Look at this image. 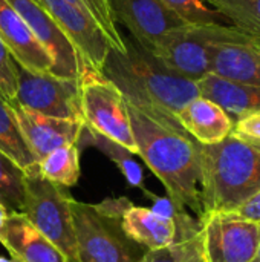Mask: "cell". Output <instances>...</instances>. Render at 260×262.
I'll use <instances>...</instances> for the list:
<instances>
[{"mask_svg":"<svg viewBox=\"0 0 260 262\" xmlns=\"http://www.w3.org/2000/svg\"><path fill=\"white\" fill-rule=\"evenodd\" d=\"M127 103V101H126ZM136 155L158 177L178 212L204 216L201 192V144L176 118L150 115L127 103Z\"/></svg>","mask_w":260,"mask_h":262,"instance_id":"1","label":"cell"},{"mask_svg":"<svg viewBox=\"0 0 260 262\" xmlns=\"http://www.w3.org/2000/svg\"><path fill=\"white\" fill-rule=\"evenodd\" d=\"M124 51L110 49L101 74L135 107L156 117L176 118L178 112L199 97L196 81L169 71L132 37H124Z\"/></svg>","mask_w":260,"mask_h":262,"instance_id":"2","label":"cell"},{"mask_svg":"<svg viewBox=\"0 0 260 262\" xmlns=\"http://www.w3.org/2000/svg\"><path fill=\"white\" fill-rule=\"evenodd\" d=\"M201 192L207 212H234L260 190V149L228 135L221 143L202 146Z\"/></svg>","mask_w":260,"mask_h":262,"instance_id":"3","label":"cell"},{"mask_svg":"<svg viewBox=\"0 0 260 262\" xmlns=\"http://www.w3.org/2000/svg\"><path fill=\"white\" fill-rule=\"evenodd\" d=\"M130 201L106 200L101 204L70 201L77 244L75 262H139L144 252L121 230V216Z\"/></svg>","mask_w":260,"mask_h":262,"instance_id":"4","label":"cell"},{"mask_svg":"<svg viewBox=\"0 0 260 262\" xmlns=\"http://www.w3.org/2000/svg\"><path fill=\"white\" fill-rule=\"evenodd\" d=\"M72 196L67 187L51 183L38 173V167L26 172L21 213L41 232L69 262L77 261Z\"/></svg>","mask_w":260,"mask_h":262,"instance_id":"5","label":"cell"},{"mask_svg":"<svg viewBox=\"0 0 260 262\" xmlns=\"http://www.w3.org/2000/svg\"><path fill=\"white\" fill-rule=\"evenodd\" d=\"M80 101L87 130L136 155L127 103L121 91L101 72L86 69L80 77Z\"/></svg>","mask_w":260,"mask_h":262,"instance_id":"6","label":"cell"},{"mask_svg":"<svg viewBox=\"0 0 260 262\" xmlns=\"http://www.w3.org/2000/svg\"><path fill=\"white\" fill-rule=\"evenodd\" d=\"M222 23L185 25L164 34L147 51L173 74L199 81L210 72V45Z\"/></svg>","mask_w":260,"mask_h":262,"instance_id":"7","label":"cell"},{"mask_svg":"<svg viewBox=\"0 0 260 262\" xmlns=\"http://www.w3.org/2000/svg\"><path fill=\"white\" fill-rule=\"evenodd\" d=\"M199 221L205 262H254L260 223L236 212H207Z\"/></svg>","mask_w":260,"mask_h":262,"instance_id":"8","label":"cell"},{"mask_svg":"<svg viewBox=\"0 0 260 262\" xmlns=\"http://www.w3.org/2000/svg\"><path fill=\"white\" fill-rule=\"evenodd\" d=\"M80 92V78L58 77L51 72L34 74L17 64L15 101L34 112L55 118L83 120Z\"/></svg>","mask_w":260,"mask_h":262,"instance_id":"9","label":"cell"},{"mask_svg":"<svg viewBox=\"0 0 260 262\" xmlns=\"http://www.w3.org/2000/svg\"><path fill=\"white\" fill-rule=\"evenodd\" d=\"M40 3L80 54L83 71L92 69L101 72L113 46L98 21L67 0H40Z\"/></svg>","mask_w":260,"mask_h":262,"instance_id":"10","label":"cell"},{"mask_svg":"<svg viewBox=\"0 0 260 262\" xmlns=\"http://www.w3.org/2000/svg\"><path fill=\"white\" fill-rule=\"evenodd\" d=\"M210 72L260 88V41L234 26L222 25L210 45Z\"/></svg>","mask_w":260,"mask_h":262,"instance_id":"11","label":"cell"},{"mask_svg":"<svg viewBox=\"0 0 260 262\" xmlns=\"http://www.w3.org/2000/svg\"><path fill=\"white\" fill-rule=\"evenodd\" d=\"M34 37L43 45L54 61L52 74L66 78H80L83 61L70 40L60 29L52 15L35 0H8Z\"/></svg>","mask_w":260,"mask_h":262,"instance_id":"12","label":"cell"},{"mask_svg":"<svg viewBox=\"0 0 260 262\" xmlns=\"http://www.w3.org/2000/svg\"><path fill=\"white\" fill-rule=\"evenodd\" d=\"M8 104L37 163L61 146L78 143L86 129L83 120L48 117L18 104L15 100Z\"/></svg>","mask_w":260,"mask_h":262,"instance_id":"13","label":"cell"},{"mask_svg":"<svg viewBox=\"0 0 260 262\" xmlns=\"http://www.w3.org/2000/svg\"><path fill=\"white\" fill-rule=\"evenodd\" d=\"M109 6L116 25L126 26L130 37L144 49L164 34L190 25L159 0H109Z\"/></svg>","mask_w":260,"mask_h":262,"instance_id":"14","label":"cell"},{"mask_svg":"<svg viewBox=\"0 0 260 262\" xmlns=\"http://www.w3.org/2000/svg\"><path fill=\"white\" fill-rule=\"evenodd\" d=\"M0 38L20 68L34 74H52V57L8 0H0Z\"/></svg>","mask_w":260,"mask_h":262,"instance_id":"15","label":"cell"},{"mask_svg":"<svg viewBox=\"0 0 260 262\" xmlns=\"http://www.w3.org/2000/svg\"><path fill=\"white\" fill-rule=\"evenodd\" d=\"M0 243L18 262H69L21 212H9L0 227Z\"/></svg>","mask_w":260,"mask_h":262,"instance_id":"16","label":"cell"},{"mask_svg":"<svg viewBox=\"0 0 260 262\" xmlns=\"http://www.w3.org/2000/svg\"><path fill=\"white\" fill-rule=\"evenodd\" d=\"M199 97L216 103L231 118L233 124L241 118L260 112V88L238 83L208 72L196 81Z\"/></svg>","mask_w":260,"mask_h":262,"instance_id":"17","label":"cell"},{"mask_svg":"<svg viewBox=\"0 0 260 262\" xmlns=\"http://www.w3.org/2000/svg\"><path fill=\"white\" fill-rule=\"evenodd\" d=\"M120 224L124 235L146 250L170 246L178 235L175 216H164L152 209L136 207L132 203L124 209Z\"/></svg>","mask_w":260,"mask_h":262,"instance_id":"18","label":"cell"},{"mask_svg":"<svg viewBox=\"0 0 260 262\" xmlns=\"http://www.w3.org/2000/svg\"><path fill=\"white\" fill-rule=\"evenodd\" d=\"M182 129L199 144L211 146L233 134V121L216 103L196 97L176 115Z\"/></svg>","mask_w":260,"mask_h":262,"instance_id":"19","label":"cell"},{"mask_svg":"<svg viewBox=\"0 0 260 262\" xmlns=\"http://www.w3.org/2000/svg\"><path fill=\"white\" fill-rule=\"evenodd\" d=\"M176 239L162 249L146 250L139 262H205L201 221L187 212H175Z\"/></svg>","mask_w":260,"mask_h":262,"instance_id":"20","label":"cell"},{"mask_svg":"<svg viewBox=\"0 0 260 262\" xmlns=\"http://www.w3.org/2000/svg\"><path fill=\"white\" fill-rule=\"evenodd\" d=\"M38 173L55 184L72 187L80 178V147L78 143L61 146L37 163Z\"/></svg>","mask_w":260,"mask_h":262,"instance_id":"21","label":"cell"},{"mask_svg":"<svg viewBox=\"0 0 260 262\" xmlns=\"http://www.w3.org/2000/svg\"><path fill=\"white\" fill-rule=\"evenodd\" d=\"M0 152L9 157L25 172L37 169V161L31 154L12 111L6 101L0 98Z\"/></svg>","mask_w":260,"mask_h":262,"instance_id":"22","label":"cell"},{"mask_svg":"<svg viewBox=\"0 0 260 262\" xmlns=\"http://www.w3.org/2000/svg\"><path fill=\"white\" fill-rule=\"evenodd\" d=\"M236 29L260 41V0H205Z\"/></svg>","mask_w":260,"mask_h":262,"instance_id":"23","label":"cell"},{"mask_svg":"<svg viewBox=\"0 0 260 262\" xmlns=\"http://www.w3.org/2000/svg\"><path fill=\"white\" fill-rule=\"evenodd\" d=\"M26 172L0 152V203L8 212H21Z\"/></svg>","mask_w":260,"mask_h":262,"instance_id":"24","label":"cell"},{"mask_svg":"<svg viewBox=\"0 0 260 262\" xmlns=\"http://www.w3.org/2000/svg\"><path fill=\"white\" fill-rule=\"evenodd\" d=\"M92 137V143L98 147H101L104 150V154H107L110 157V160H113L116 163V166L120 167V170L123 172V175L127 178V181L135 186L143 189V170L141 167L130 158V152H127L126 149H123L121 146L87 130Z\"/></svg>","mask_w":260,"mask_h":262,"instance_id":"25","label":"cell"},{"mask_svg":"<svg viewBox=\"0 0 260 262\" xmlns=\"http://www.w3.org/2000/svg\"><path fill=\"white\" fill-rule=\"evenodd\" d=\"M159 2L190 25L222 23L221 21L222 15L218 14L215 9L205 6L202 0H159Z\"/></svg>","mask_w":260,"mask_h":262,"instance_id":"26","label":"cell"},{"mask_svg":"<svg viewBox=\"0 0 260 262\" xmlns=\"http://www.w3.org/2000/svg\"><path fill=\"white\" fill-rule=\"evenodd\" d=\"M92 17L98 21V25L103 28V31L107 34L109 40L112 41V46L115 51H124V37L118 31V25L115 21L113 12L109 6V0H84Z\"/></svg>","mask_w":260,"mask_h":262,"instance_id":"27","label":"cell"},{"mask_svg":"<svg viewBox=\"0 0 260 262\" xmlns=\"http://www.w3.org/2000/svg\"><path fill=\"white\" fill-rule=\"evenodd\" d=\"M17 94V63L0 38V98L6 103L15 100Z\"/></svg>","mask_w":260,"mask_h":262,"instance_id":"28","label":"cell"},{"mask_svg":"<svg viewBox=\"0 0 260 262\" xmlns=\"http://www.w3.org/2000/svg\"><path fill=\"white\" fill-rule=\"evenodd\" d=\"M233 135L247 141L260 143V112H254L236 121L233 124Z\"/></svg>","mask_w":260,"mask_h":262,"instance_id":"29","label":"cell"},{"mask_svg":"<svg viewBox=\"0 0 260 262\" xmlns=\"http://www.w3.org/2000/svg\"><path fill=\"white\" fill-rule=\"evenodd\" d=\"M234 212L247 220L260 223V190L254 193L250 200H247L242 206H239Z\"/></svg>","mask_w":260,"mask_h":262,"instance_id":"30","label":"cell"},{"mask_svg":"<svg viewBox=\"0 0 260 262\" xmlns=\"http://www.w3.org/2000/svg\"><path fill=\"white\" fill-rule=\"evenodd\" d=\"M67 2L74 3L75 6H78V8H80V9H83L84 12L90 14V11H89V8H87V5H86V2H84V0H67ZM90 15H92V14H90Z\"/></svg>","mask_w":260,"mask_h":262,"instance_id":"31","label":"cell"},{"mask_svg":"<svg viewBox=\"0 0 260 262\" xmlns=\"http://www.w3.org/2000/svg\"><path fill=\"white\" fill-rule=\"evenodd\" d=\"M8 215H9V212H8V209L0 203V227L3 226V223L6 221V218H8Z\"/></svg>","mask_w":260,"mask_h":262,"instance_id":"32","label":"cell"},{"mask_svg":"<svg viewBox=\"0 0 260 262\" xmlns=\"http://www.w3.org/2000/svg\"><path fill=\"white\" fill-rule=\"evenodd\" d=\"M0 262H18L14 258H5V256H0Z\"/></svg>","mask_w":260,"mask_h":262,"instance_id":"33","label":"cell"},{"mask_svg":"<svg viewBox=\"0 0 260 262\" xmlns=\"http://www.w3.org/2000/svg\"><path fill=\"white\" fill-rule=\"evenodd\" d=\"M254 262H260V244H259V250H257V255H256V259Z\"/></svg>","mask_w":260,"mask_h":262,"instance_id":"34","label":"cell"},{"mask_svg":"<svg viewBox=\"0 0 260 262\" xmlns=\"http://www.w3.org/2000/svg\"><path fill=\"white\" fill-rule=\"evenodd\" d=\"M250 143H251V144H254V146H256L257 149H260V143H254V141H250Z\"/></svg>","mask_w":260,"mask_h":262,"instance_id":"35","label":"cell"},{"mask_svg":"<svg viewBox=\"0 0 260 262\" xmlns=\"http://www.w3.org/2000/svg\"><path fill=\"white\" fill-rule=\"evenodd\" d=\"M35 2H38V3H40V0H35Z\"/></svg>","mask_w":260,"mask_h":262,"instance_id":"36","label":"cell"}]
</instances>
